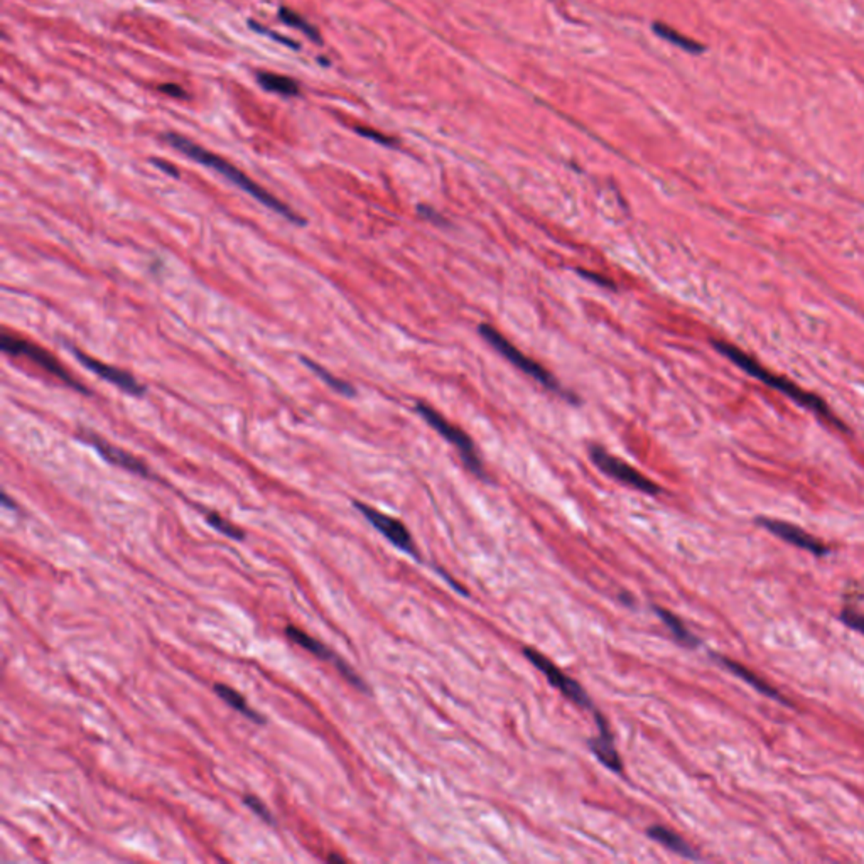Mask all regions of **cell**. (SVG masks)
Segmentation results:
<instances>
[{"label": "cell", "instance_id": "obj_25", "mask_svg": "<svg viewBox=\"0 0 864 864\" xmlns=\"http://www.w3.org/2000/svg\"><path fill=\"white\" fill-rule=\"evenodd\" d=\"M579 272H581V273H583V276H584V277H586V278H589V281H593V282H596V284H599V286H605V287H610V289H615V287H616V286H615V282H611V281H610V278H606V277H603V276H599V273H593V272H584V271H579Z\"/></svg>", "mask_w": 864, "mask_h": 864}, {"label": "cell", "instance_id": "obj_27", "mask_svg": "<svg viewBox=\"0 0 864 864\" xmlns=\"http://www.w3.org/2000/svg\"><path fill=\"white\" fill-rule=\"evenodd\" d=\"M161 90L171 93V96H184V91L176 85H164V86H161Z\"/></svg>", "mask_w": 864, "mask_h": 864}, {"label": "cell", "instance_id": "obj_22", "mask_svg": "<svg viewBox=\"0 0 864 864\" xmlns=\"http://www.w3.org/2000/svg\"><path fill=\"white\" fill-rule=\"evenodd\" d=\"M653 31L657 32L658 36H662L663 39L670 41V43L677 44V46H680V48H684V49H689V51H699V49H700L699 46L694 43V41H690V39H687V37H684V36L677 34L675 31H672L670 27H667V26L655 24V26H653Z\"/></svg>", "mask_w": 864, "mask_h": 864}, {"label": "cell", "instance_id": "obj_26", "mask_svg": "<svg viewBox=\"0 0 864 864\" xmlns=\"http://www.w3.org/2000/svg\"><path fill=\"white\" fill-rule=\"evenodd\" d=\"M356 130H358V132H360V134H361V136H365V137H370V139H373V141H377V142H380V144H392V142H393V141H392V139H388V137H385V136H382V134H378V132H373V130H368V129H361V127H358V129H356Z\"/></svg>", "mask_w": 864, "mask_h": 864}, {"label": "cell", "instance_id": "obj_2", "mask_svg": "<svg viewBox=\"0 0 864 864\" xmlns=\"http://www.w3.org/2000/svg\"><path fill=\"white\" fill-rule=\"evenodd\" d=\"M713 345L719 353H721V355L726 356L728 360H731L736 366H740V368L743 371H746L748 375L758 378L760 382H763L766 385V387L777 390V392L783 393V396H787L788 398H792L793 402L800 403V406L817 412V414L824 417L825 421H829L830 424H834V427L846 429V427L843 426V422H840L838 417H834L833 412H830V408L828 407V403L822 401V398L814 396V393L805 392V390L798 387L797 383L790 382V380H787L785 377H778V375L772 373V371L766 370L765 366H761L758 361H756L755 358H751L750 355H746L745 351H741L740 348H736L735 345H729V343H724V341H713Z\"/></svg>", "mask_w": 864, "mask_h": 864}, {"label": "cell", "instance_id": "obj_3", "mask_svg": "<svg viewBox=\"0 0 864 864\" xmlns=\"http://www.w3.org/2000/svg\"><path fill=\"white\" fill-rule=\"evenodd\" d=\"M478 333L485 338L486 343H490V346L493 348V350L498 351L506 361H510L515 368H518L520 371H523L525 375L537 380V382L542 383L546 388L554 390V392H561L559 382L552 377L549 371L543 368L541 363H537L536 360L528 358V356L520 351L512 341L506 340L498 329L490 326V324H480V326H478Z\"/></svg>", "mask_w": 864, "mask_h": 864}, {"label": "cell", "instance_id": "obj_28", "mask_svg": "<svg viewBox=\"0 0 864 864\" xmlns=\"http://www.w3.org/2000/svg\"><path fill=\"white\" fill-rule=\"evenodd\" d=\"M154 162H156V164H157V166H159V167H161V169H164V171H166V173H169V174H171V176H178V171H176V169H174V167H171V166H169V164H166V162H164V161H154Z\"/></svg>", "mask_w": 864, "mask_h": 864}, {"label": "cell", "instance_id": "obj_30", "mask_svg": "<svg viewBox=\"0 0 864 864\" xmlns=\"http://www.w3.org/2000/svg\"><path fill=\"white\" fill-rule=\"evenodd\" d=\"M328 861H336V863H343V861H345V859H343V858H341V856H338V854H331V856H329V858H328Z\"/></svg>", "mask_w": 864, "mask_h": 864}, {"label": "cell", "instance_id": "obj_29", "mask_svg": "<svg viewBox=\"0 0 864 864\" xmlns=\"http://www.w3.org/2000/svg\"><path fill=\"white\" fill-rule=\"evenodd\" d=\"M2 503L6 505V506H9V508H16V503H12L11 498H9V496L6 493L2 495Z\"/></svg>", "mask_w": 864, "mask_h": 864}, {"label": "cell", "instance_id": "obj_5", "mask_svg": "<svg viewBox=\"0 0 864 864\" xmlns=\"http://www.w3.org/2000/svg\"><path fill=\"white\" fill-rule=\"evenodd\" d=\"M2 350L6 353H11V355H14V356H26V358L34 361L37 366L44 368L48 373L54 375L56 378L63 380L68 387L78 390V392L90 393L85 387H83V383H80L76 378L71 377V373H69V371L64 368V366L59 363L58 360H56V356H53L51 353L46 351L44 348H39L37 345H34V343L21 340V338L14 336V334L4 333Z\"/></svg>", "mask_w": 864, "mask_h": 864}, {"label": "cell", "instance_id": "obj_19", "mask_svg": "<svg viewBox=\"0 0 864 864\" xmlns=\"http://www.w3.org/2000/svg\"><path fill=\"white\" fill-rule=\"evenodd\" d=\"M303 363H304L306 366H308L309 370H313L314 373L318 375V377L321 378L324 383L329 385V387H331L333 390H336V392H338V393H341V396L353 397V396H355V393H356V392H355V388H353V385H350V383H348V382H345V380H341V378L334 377V375L329 373V371H328L326 368H323V366H319L318 363H314V361H311V360H308V358H303Z\"/></svg>", "mask_w": 864, "mask_h": 864}, {"label": "cell", "instance_id": "obj_17", "mask_svg": "<svg viewBox=\"0 0 864 864\" xmlns=\"http://www.w3.org/2000/svg\"><path fill=\"white\" fill-rule=\"evenodd\" d=\"M653 610H655V613H657L658 616H660V620L663 621V625H665L667 628L672 631L673 638H675L677 642H679L680 645H684V647H687V648L699 647L700 642H699L698 638H695V635H692L690 631H689V628H687V626L684 623H682L680 618H677L675 615H673V613H670L668 610H663V608H660V606H653Z\"/></svg>", "mask_w": 864, "mask_h": 864}, {"label": "cell", "instance_id": "obj_20", "mask_svg": "<svg viewBox=\"0 0 864 864\" xmlns=\"http://www.w3.org/2000/svg\"><path fill=\"white\" fill-rule=\"evenodd\" d=\"M204 517H206V522L210 523L211 527L215 528V531L223 533V536H225V537L231 538V541H238L240 542V541H243L245 537H247V536H245V532L241 531V528H238V527H236V525L231 523L230 520L223 518L221 515L218 513V512H206V513H204Z\"/></svg>", "mask_w": 864, "mask_h": 864}, {"label": "cell", "instance_id": "obj_8", "mask_svg": "<svg viewBox=\"0 0 864 864\" xmlns=\"http://www.w3.org/2000/svg\"><path fill=\"white\" fill-rule=\"evenodd\" d=\"M355 508L358 510V512L363 515V517L368 520L371 523V527H375V531H378L385 538H388L390 543H393V546L397 547V549H401L406 552V554L412 556V557H419V552L416 549V543L414 538H412L411 532L407 531V527L403 525L401 520L390 517L387 513L378 512L377 508H373V506L361 503V501H355Z\"/></svg>", "mask_w": 864, "mask_h": 864}, {"label": "cell", "instance_id": "obj_18", "mask_svg": "<svg viewBox=\"0 0 864 864\" xmlns=\"http://www.w3.org/2000/svg\"><path fill=\"white\" fill-rule=\"evenodd\" d=\"M257 78H258L260 85H262L268 91L281 93V95H286V96H296L297 93H299V85H297L294 80H291V78L282 76V74L258 73Z\"/></svg>", "mask_w": 864, "mask_h": 864}, {"label": "cell", "instance_id": "obj_7", "mask_svg": "<svg viewBox=\"0 0 864 864\" xmlns=\"http://www.w3.org/2000/svg\"><path fill=\"white\" fill-rule=\"evenodd\" d=\"M523 655L532 662V665H536L538 670L546 675V679L551 682V685H554L557 690L562 692V694H564L566 698L571 700V703H574L576 705H579V708H583V709L593 708L591 698H589V695L586 694V690L581 687L579 682L571 679L568 673H566L564 670H561V668L557 667L556 663L551 660V658H547L546 655L541 653L537 648H532V647L523 648Z\"/></svg>", "mask_w": 864, "mask_h": 864}, {"label": "cell", "instance_id": "obj_16", "mask_svg": "<svg viewBox=\"0 0 864 864\" xmlns=\"http://www.w3.org/2000/svg\"><path fill=\"white\" fill-rule=\"evenodd\" d=\"M648 835L653 840H657V843H660L662 846H665L667 849H670L672 853L679 854V856H682V858H689V859L698 858V853H695L694 849H692L679 834H675L670 829L662 828V825H652V828L648 829Z\"/></svg>", "mask_w": 864, "mask_h": 864}, {"label": "cell", "instance_id": "obj_4", "mask_svg": "<svg viewBox=\"0 0 864 864\" xmlns=\"http://www.w3.org/2000/svg\"><path fill=\"white\" fill-rule=\"evenodd\" d=\"M416 412L432 427V429H434L436 432H439V434L443 436L448 443H451L454 448L458 449V453L461 454L463 463L466 464V468L473 473V475L485 478V469H483L481 459H480V456H478L475 444H473L471 438H469L466 432H464L463 429H459L458 426L451 424V422L446 421L444 417L441 416L438 411H436V408H432L431 406H427V403H424V402L416 403Z\"/></svg>", "mask_w": 864, "mask_h": 864}, {"label": "cell", "instance_id": "obj_12", "mask_svg": "<svg viewBox=\"0 0 864 864\" xmlns=\"http://www.w3.org/2000/svg\"><path fill=\"white\" fill-rule=\"evenodd\" d=\"M83 441H86V443H90L93 448L99 451V454L101 458L105 459V461H109L110 464H115V466L127 469V471L134 473V475H139L142 478H151V469H149L146 464H144L141 459H137L136 456H132V454H129L127 451L115 448L114 444L106 443L101 438H99L96 434H93V432H83Z\"/></svg>", "mask_w": 864, "mask_h": 864}, {"label": "cell", "instance_id": "obj_11", "mask_svg": "<svg viewBox=\"0 0 864 864\" xmlns=\"http://www.w3.org/2000/svg\"><path fill=\"white\" fill-rule=\"evenodd\" d=\"M758 523L761 527H765L766 531L775 533V536L782 538V541L792 543V546L798 547V549L803 551H809L814 556H828L829 549L824 546L820 541H817L815 537H812L810 533L803 532L800 527H795V525H790L787 522H780V520H770V518H758Z\"/></svg>", "mask_w": 864, "mask_h": 864}, {"label": "cell", "instance_id": "obj_14", "mask_svg": "<svg viewBox=\"0 0 864 864\" xmlns=\"http://www.w3.org/2000/svg\"><path fill=\"white\" fill-rule=\"evenodd\" d=\"M714 658H716V660H718L719 663H721V665L726 667L728 670H731L733 673H735V675H738V677H740V679L745 680L746 684H750L751 687H753V689L758 690L760 694L766 695V698H772V699L782 700L783 704H787V703H785L783 695L780 694V692H778L777 689H775V687L770 685L768 682H765L763 679H761V677L756 675L755 672L748 670V668H746L745 665H741V663H738V662H735V660H729V658H726V657H721V655H714Z\"/></svg>", "mask_w": 864, "mask_h": 864}, {"label": "cell", "instance_id": "obj_23", "mask_svg": "<svg viewBox=\"0 0 864 864\" xmlns=\"http://www.w3.org/2000/svg\"><path fill=\"white\" fill-rule=\"evenodd\" d=\"M243 803L253 812V814H257L263 822H267L268 825H276V819H273L272 812L268 810V807L262 800H260L257 795H250L248 793V795L243 797Z\"/></svg>", "mask_w": 864, "mask_h": 864}, {"label": "cell", "instance_id": "obj_6", "mask_svg": "<svg viewBox=\"0 0 864 864\" xmlns=\"http://www.w3.org/2000/svg\"><path fill=\"white\" fill-rule=\"evenodd\" d=\"M589 456H591L593 463L596 464L605 475L615 478L616 481L625 483V485L635 488V490L647 495L660 493V486H658L657 483L648 480L647 476L642 475L640 471H636L628 463L621 461V459H618L616 456H611L601 446H589Z\"/></svg>", "mask_w": 864, "mask_h": 864}, {"label": "cell", "instance_id": "obj_9", "mask_svg": "<svg viewBox=\"0 0 864 864\" xmlns=\"http://www.w3.org/2000/svg\"><path fill=\"white\" fill-rule=\"evenodd\" d=\"M286 636L291 640V642H294L296 645H299V647H303L306 652L313 653L314 657H318L319 660L333 663L334 668H336V670L340 672L351 685H355L356 689L366 692V684L360 679L358 673L353 670V668L348 665V663L343 660L341 657H338V655L334 653L331 648H328L326 645L319 642L318 638H314V636L306 633L304 630L297 628V626H292V625L286 626Z\"/></svg>", "mask_w": 864, "mask_h": 864}, {"label": "cell", "instance_id": "obj_13", "mask_svg": "<svg viewBox=\"0 0 864 864\" xmlns=\"http://www.w3.org/2000/svg\"><path fill=\"white\" fill-rule=\"evenodd\" d=\"M596 724L599 729L598 736L589 741V748L598 756V760L608 766L611 772L621 773L623 772V763H621L620 755H618L615 748V738H613V733L610 731V726H608V721L603 718V714L596 713Z\"/></svg>", "mask_w": 864, "mask_h": 864}, {"label": "cell", "instance_id": "obj_21", "mask_svg": "<svg viewBox=\"0 0 864 864\" xmlns=\"http://www.w3.org/2000/svg\"><path fill=\"white\" fill-rule=\"evenodd\" d=\"M278 14H281V19L286 22V24H289L292 27H297V29H301L303 32H306V34H308V36H313L316 41L319 39L318 31H316L314 27L311 26L304 17H301L299 14L292 12V11H289V9H286V7L281 9V12H278Z\"/></svg>", "mask_w": 864, "mask_h": 864}, {"label": "cell", "instance_id": "obj_10", "mask_svg": "<svg viewBox=\"0 0 864 864\" xmlns=\"http://www.w3.org/2000/svg\"><path fill=\"white\" fill-rule=\"evenodd\" d=\"M71 351L74 353V356H76L78 361H80L81 365H85L88 370H91L93 373L99 375L100 378L106 380V382L114 383L115 387H119L120 390H124V392L130 393V396H136L141 397L144 393L147 392L146 385H142L136 377H132V375L129 373V371L115 368V366L106 365L104 361L91 358V356H88L86 353H83L81 350H78V348L71 346Z\"/></svg>", "mask_w": 864, "mask_h": 864}, {"label": "cell", "instance_id": "obj_15", "mask_svg": "<svg viewBox=\"0 0 864 864\" xmlns=\"http://www.w3.org/2000/svg\"><path fill=\"white\" fill-rule=\"evenodd\" d=\"M213 690H215V694L218 695V698H221L226 704L230 705L231 709H235L236 713H240L241 716H245L247 719H250V721H253L257 724L267 723V719L263 718L260 713H257V710L250 708L247 699H245L238 690L233 689V687H230L226 684H215L213 685Z\"/></svg>", "mask_w": 864, "mask_h": 864}, {"label": "cell", "instance_id": "obj_1", "mask_svg": "<svg viewBox=\"0 0 864 864\" xmlns=\"http://www.w3.org/2000/svg\"><path fill=\"white\" fill-rule=\"evenodd\" d=\"M166 139H167V142H169L173 147L178 149L179 152H183V154L191 157V159L199 162V164L210 167V169L220 173L223 178H226L230 183L238 186L241 191L248 193L250 196H252L253 199H257L258 203H262L263 206H267L268 210L278 213V215L284 216L286 220L296 223V225H304V220L297 215L294 210H291L286 203H282L281 199H277L273 194L268 193L267 189H263L262 186L255 183L253 179H250L247 174L241 173L240 169H236V167L233 164H230L228 161L221 159L220 156L213 154V152L206 151L204 147L196 146L194 142L178 136V134H167Z\"/></svg>", "mask_w": 864, "mask_h": 864}, {"label": "cell", "instance_id": "obj_24", "mask_svg": "<svg viewBox=\"0 0 864 864\" xmlns=\"http://www.w3.org/2000/svg\"><path fill=\"white\" fill-rule=\"evenodd\" d=\"M840 620H843V623L848 625L849 628L856 630L859 633L864 635V615H859V613L851 610H844L840 613Z\"/></svg>", "mask_w": 864, "mask_h": 864}]
</instances>
